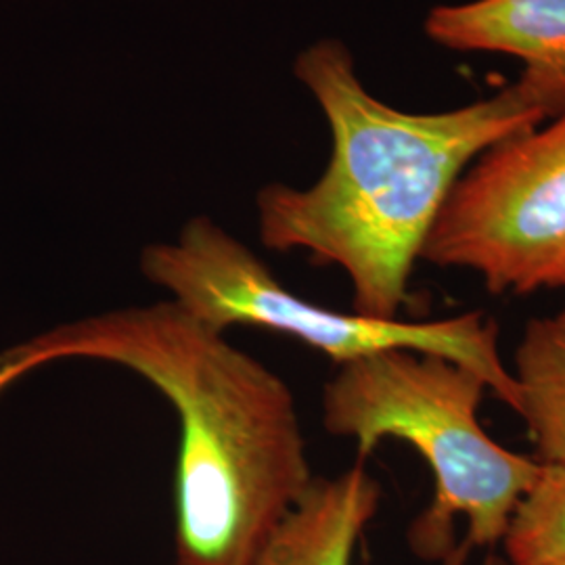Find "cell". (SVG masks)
<instances>
[{
	"mask_svg": "<svg viewBox=\"0 0 565 565\" xmlns=\"http://www.w3.org/2000/svg\"><path fill=\"white\" fill-rule=\"evenodd\" d=\"M425 34L459 53L518 57L565 88V0H469L429 11Z\"/></svg>",
	"mask_w": 565,
	"mask_h": 565,
	"instance_id": "obj_6",
	"label": "cell"
},
{
	"mask_svg": "<svg viewBox=\"0 0 565 565\" xmlns=\"http://www.w3.org/2000/svg\"><path fill=\"white\" fill-rule=\"evenodd\" d=\"M422 260L473 273L497 296L565 289V107L465 170Z\"/></svg>",
	"mask_w": 565,
	"mask_h": 565,
	"instance_id": "obj_5",
	"label": "cell"
},
{
	"mask_svg": "<svg viewBox=\"0 0 565 565\" xmlns=\"http://www.w3.org/2000/svg\"><path fill=\"white\" fill-rule=\"evenodd\" d=\"M503 548L507 565L565 562V471L543 465L539 482L513 515Z\"/></svg>",
	"mask_w": 565,
	"mask_h": 565,
	"instance_id": "obj_9",
	"label": "cell"
},
{
	"mask_svg": "<svg viewBox=\"0 0 565 565\" xmlns=\"http://www.w3.org/2000/svg\"><path fill=\"white\" fill-rule=\"evenodd\" d=\"M380 505L382 486L364 465H354L335 478H317L254 565H352Z\"/></svg>",
	"mask_w": 565,
	"mask_h": 565,
	"instance_id": "obj_7",
	"label": "cell"
},
{
	"mask_svg": "<svg viewBox=\"0 0 565 565\" xmlns=\"http://www.w3.org/2000/svg\"><path fill=\"white\" fill-rule=\"evenodd\" d=\"M294 72L321 105L333 149L315 184L273 182L258 193L260 239L342 268L352 310L375 319H398L415 264L465 170L565 107L564 86L522 72L480 102L408 114L373 97L333 39L302 51Z\"/></svg>",
	"mask_w": 565,
	"mask_h": 565,
	"instance_id": "obj_1",
	"label": "cell"
},
{
	"mask_svg": "<svg viewBox=\"0 0 565 565\" xmlns=\"http://www.w3.org/2000/svg\"><path fill=\"white\" fill-rule=\"evenodd\" d=\"M141 273L218 331L268 329L310 345L338 366L387 350L438 354L478 373L501 403L520 411V392L501 354L499 324L484 312L401 321L331 310L287 289L258 254L207 216L191 218L177 242L147 245Z\"/></svg>",
	"mask_w": 565,
	"mask_h": 565,
	"instance_id": "obj_4",
	"label": "cell"
},
{
	"mask_svg": "<svg viewBox=\"0 0 565 565\" xmlns=\"http://www.w3.org/2000/svg\"><path fill=\"white\" fill-rule=\"evenodd\" d=\"M553 565H565V562H559V564H553Z\"/></svg>",
	"mask_w": 565,
	"mask_h": 565,
	"instance_id": "obj_12",
	"label": "cell"
},
{
	"mask_svg": "<svg viewBox=\"0 0 565 565\" xmlns=\"http://www.w3.org/2000/svg\"><path fill=\"white\" fill-rule=\"evenodd\" d=\"M488 565H507L505 559H492Z\"/></svg>",
	"mask_w": 565,
	"mask_h": 565,
	"instance_id": "obj_11",
	"label": "cell"
},
{
	"mask_svg": "<svg viewBox=\"0 0 565 565\" xmlns=\"http://www.w3.org/2000/svg\"><path fill=\"white\" fill-rule=\"evenodd\" d=\"M484 380L438 354L387 350L340 364L323 390V427L369 457L384 440L413 446L434 476V497L408 527L425 562L465 565L503 545L543 465L513 452L480 424Z\"/></svg>",
	"mask_w": 565,
	"mask_h": 565,
	"instance_id": "obj_3",
	"label": "cell"
},
{
	"mask_svg": "<svg viewBox=\"0 0 565 565\" xmlns=\"http://www.w3.org/2000/svg\"><path fill=\"white\" fill-rule=\"evenodd\" d=\"M555 319H557V321H559V323L564 324L565 327V308L562 310V312H559V315H557V317H555Z\"/></svg>",
	"mask_w": 565,
	"mask_h": 565,
	"instance_id": "obj_10",
	"label": "cell"
},
{
	"mask_svg": "<svg viewBox=\"0 0 565 565\" xmlns=\"http://www.w3.org/2000/svg\"><path fill=\"white\" fill-rule=\"evenodd\" d=\"M60 359L121 366L179 415L177 565L256 564L317 480L291 387L174 300L61 324L0 359V385Z\"/></svg>",
	"mask_w": 565,
	"mask_h": 565,
	"instance_id": "obj_2",
	"label": "cell"
},
{
	"mask_svg": "<svg viewBox=\"0 0 565 565\" xmlns=\"http://www.w3.org/2000/svg\"><path fill=\"white\" fill-rule=\"evenodd\" d=\"M520 417L536 446V461L565 471V327L555 317L530 319L511 366Z\"/></svg>",
	"mask_w": 565,
	"mask_h": 565,
	"instance_id": "obj_8",
	"label": "cell"
}]
</instances>
